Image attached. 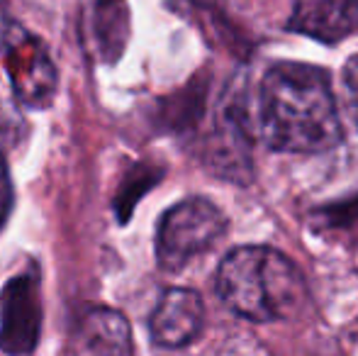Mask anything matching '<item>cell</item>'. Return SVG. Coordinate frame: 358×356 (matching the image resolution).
Here are the masks:
<instances>
[{
  "instance_id": "obj_8",
  "label": "cell",
  "mask_w": 358,
  "mask_h": 356,
  "mask_svg": "<svg viewBox=\"0 0 358 356\" xmlns=\"http://www.w3.org/2000/svg\"><path fill=\"white\" fill-rule=\"evenodd\" d=\"M76 356H132V329L122 313L95 308L83 315L73 334Z\"/></svg>"
},
{
  "instance_id": "obj_10",
  "label": "cell",
  "mask_w": 358,
  "mask_h": 356,
  "mask_svg": "<svg viewBox=\"0 0 358 356\" xmlns=\"http://www.w3.org/2000/svg\"><path fill=\"white\" fill-rule=\"evenodd\" d=\"M10 205H13V185H10L8 164H5V157H3V152H0V225L8 218Z\"/></svg>"
},
{
  "instance_id": "obj_2",
  "label": "cell",
  "mask_w": 358,
  "mask_h": 356,
  "mask_svg": "<svg viewBox=\"0 0 358 356\" xmlns=\"http://www.w3.org/2000/svg\"><path fill=\"white\" fill-rule=\"evenodd\" d=\"M217 293L231 313L251 322L295 318L307 300L300 271L271 247L231 249L217 269Z\"/></svg>"
},
{
  "instance_id": "obj_6",
  "label": "cell",
  "mask_w": 358,
  "mask_h": 356,
  "mask_svg": "<svg viewBox=\"0 0 358 356\" xmlns=\"http://www.w3.org/2000/svg\"><path fill=\"white\" fill-rule=\"evenodd\" d=\"M203 300L190 288H169L151 313L149 332L159 347L180 349L190 344L203 329Z\"/></svg>"
},
{
  "instance_id": "obj_1",
  "label": "cell",
  "mask_w": 358,
  "mask_h": 356,
  "mask_svg": "<svg viewBox=\"0 0 358 356\" xmlns=\"http://www.w3.org/2000/svg\"><path fill=\"white\" fill-rule=\"evenodd\" d=\"M256 134L275 152L317 154L341 142L329 76L307 64L268 69L256 98Z\"/></svg>"
},
{
  "instance_id": "obj_9",
  "label": "cell",
  "mask_w": 358,
  "mask_h": 356,
  "mask_svg": "<svg viewBox=\"0 0 358 356\" xmlns=\"http://www.w3.org/2000/svg\"><path fill=\"white\" fill-rule=\"evenodd\" d=\"M344 95H346V105H349L351 118H354V122L358 127V57L351 59L344 69Z\"/></svg>"
},
{
  "instance_id": "obj_7",
  "label": "cell",
  "mask_w": 358,
  "mask_h": 356,
  "mask_svg": "<svg viewBox=\"0 0 358 356\" xmlns=\"http://www.w3.org/2000/svg\"><path fill=\"white\" fill-rule=\"evenodd\" d=\"M290 29L334 44L358 32V0H295Z\"/></svg>"
},
{
  "instance_id": "obj_3",
  "label": "cell",
  "mask_w": 358,
  "mask_h": 356,
  "mask_svg": "<svg viewBox=\"0 0 358 356\" xmlns=\"http://www.w3.org/2000/svg\"><path fill=\"white\" fill-rule=\"evenodd\" d=\"M222 210L205 198H188L161 218L156 232V259L166 271H180L195 257L213 249L224 234Z\"/></svg>"
},
{
  "instance_id": "obj_4",
  "label": "cell",
  "mask_w": 358,
  "mask_h": 356,
  "mask_svg": "<svg viewBox=\"0 0 358 356\" xmlns=\"http://www.w3.org/2000/svg\"><path fill=\"white\" fill-rule=\"evenodd\" d=\"M5 64L13 88L27 105H44L57 88V69L49 54L32 34L13 24L3 39Z\"/></svg>"
},
{
  "instance_id": "obj_5",
  "label": "cell",
  "mask_w": 358,
  "mask_h": 356,
  "mask_svg": "<svg viewBox=\"0 0 358 356\" xmlns=\"http://www.w3.org/2000/svg\"><path fill=\"white\" fill-rule=\"evenodd\" d=\"M0 347L10 356L29 354L39 334V290L37 278L20 276L13 278L3 290L0 303Z\"/></svg>"
}]
</instances>
